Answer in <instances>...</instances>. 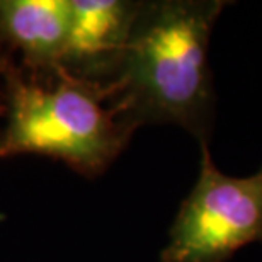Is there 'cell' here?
<instances>
[{
	"label": "cell",
	"instance_id": "obj_3",
	"mask_svg": "<svg viewBox=\"0 0 262 262\" xmlns=\"http://www.w3.org/2000/svg\"><path fill=\"white\" fill-rule=\"evenodd\" d=\"M194 187L182 201L160 262H225L245 245L262 244V165L252 176H227L201 143Z\"/></svg>",
	"mask_w": 262,
	"mask_h": 262
},
{
	"label": "cell",
	"instance_id": "obj_2",
	"mask_svg": "<svg viewBox=\"0 0 262 262\" xmlns=\"http://www.w3.org/2000/svg\"><path fill=\"white\" fill-rule=\"evenodd\" d=\"M0 157L45 155L97 176L126 148L135 128L109 101L106 87L56 70L24 77L7 68Z\"/></svg>",
	"mask_w": 262,
	"mask_h": 262
},
{
	"label": "cell",
	"instance_id": "obj_1",
	"mask_svg": "<svg viewBox=\"0 0 262 262\" xmlns=\"http://www.w3.org/2000/svg\"><path fill=\"white\" fill-rule=\"evenodd\" d=\"M230 2H141L116 73L106 85L109 101L129 126L176 124L209 143L214 121L209 41Z\"/></svg>",
	"mask_w": 262,
	"mask_h": 262
},
{
	"label": "cell",
	"instance_id": "obj_6",
	"mask_svg": "<svg viewBox=\"0 0 262 262\" xmlns=\"http://www.w3.org/2000/svg\"><path fill=\"white\" fill-rule=\"evenodd\" d=\"M7 68H9L7 61H5L4 56H0V75H4V73L7 72ZM0 113H2V111H0Z\"/></svg>",
	"mask_w": 262,
	"mask_h": 262
},
{
	"label": "cell",
	"instance_id": "obj_5",
	"mask_svg": "<svg viewBox=\"0 0 262 262\" xmlns=\"http://www.w3.org/2000/svg\"><path fill=\"white\" fill-rule=\"evenodd\" d=\"M70 0H0V41L33 73L60 70Z\"/></svg>",
	"mask_w": 262,
	"mask_h": 262
},
{
	"label": "cell",
	"instance_id": "obj_4",
	"mask_svg": "<svg viewBox=\"0 0 262 262\" xmlns=\"http://www.w3.org/2000/svg\"><path fill=\"white\" fill-rule=\"evenodd\" d=\"M141 2L70 0L60 70L106 87L116 73Z\"/></svg>",
	"mask_w": 262,
	"mask_h": 262
}]
</instances>
